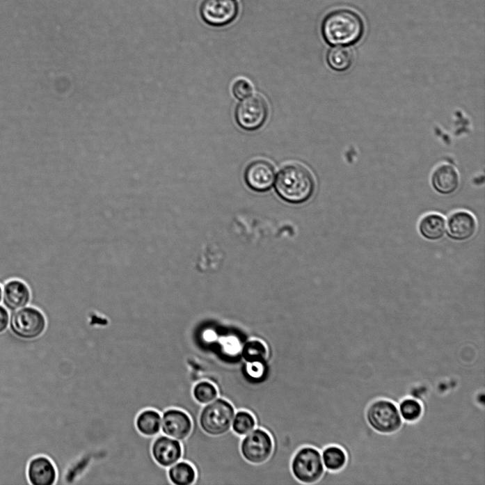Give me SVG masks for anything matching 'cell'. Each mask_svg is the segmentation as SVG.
<instances>
[{"label":"cell","instance_id":"6da1fadb","mask_svg":"<svg viewBox=\"0 0 485 485\" xmlns=\"http://www.w3.org/2000/svg\"><path fill=\"white\" fill-rule=\"evenodd\" d=\"M322 32L325 40L330 45L350 46L361 39L364 24L356 13L349 10H339L326 17Z\"/></svg>","mask_w":485,"mask_h":485},{"label":"cell","instance_id":"7a4b0ae2","mask_svg":"<svg viewBox=\"0 0 485 485\" xmlns=\"http://www.w3.org/2000/svg\"><path fill=\"white\" fill-rule=\"evenodd\" d=\"M275 189L285 200L301 203L313 195L315 182L307 168L299 164H292L280 170L275 180Z\"/></svg>","mask_w":485,"mask_h":485},{"label":"cell","instance_id":"3957f363","mask_svg":"<svg viewBox=\"0 0 485 485\" xmlns=\"http://www.w3.org/2000/svg\"><path fill=\"white\" fill-rule=\"evenodd\" d=\"M235 412L231 402L218 397L212 402L202 406L198 415L199 427L207 436H225L231 431Z\"/></svg>","mask_w":485,"mask_h":485},{"label":"cell","instance_id":"277c9868","mask_svg":"<svg viewBox=\"0 0 485 485\" xmlns=\"http://www.w3.org/2000/svg\"><path fill=\"white\" fill-rule=\"evenodd\" d=\"M290 470L300 484H318L326 471L321 450L310 445L300 447L291 460Z\"/></svg>","mask_w":485,"mask_h":485},{"label":"cell","instance_id":"5b68a950","mask_svg":"<svg viewBox=\"0 0 485 485\" xmlns=\"http://www.w3.org/2000/svg\"><path fill=\"white\" fill-rule=\"evenodd\" d=\"M10 329L17 337L33 340L42 337L48 327L43 312L33 306H26L12 312Z\"/></svg>","mask_w":485,"mask_h":485},{"label":"cell","instance_id":"8992f818","mask_svg":"<svg viewBox=\"0 0 485 485\" xmlns=\"http://www.w3.org/2000/svg\"><path fill=\"white\" fill-rule=\"evenodd\" d=\"M239 448L242 459L247 463L260 466L271 459L274 444L269 433L257 427L241 438Z\"/></svg>","mask_w":485,"mask_h":485},{"label":"cell","instance_id":"52a82bcc","mask_svg":"<svg viewBox=\"0 0 485 485\" xmlns=\"http://www.w3.org/2000/svg\"><path fill=\"white\" fill-rule=\"evenodd\" d=\"M266 100L260 95H251L242 100L235 110V120L238 125L246 131L261 128L268 117Z\"/></svg>","mask_w":485,"mask_h":485},{"label":"cell","instance_id":"ba28073f","mask_svg":"<svg viewBox=\"0 0 485 485\" xmlns=\"http://www.w3.org/2000/svg\"><path fill=\"white\" fill-rule=\"evenodd\" d=\"M193 421L185 411L170 408L161 414V433L167 436L184 441L193 431Z\"/></svg>","mask_w":485,"mask_h":485},{"label":"cell","instance_id":"9c48e42d","mask_svg":"<svg viewBox=\"0 0 485 485\" xmlns=\"http://www.w3.org/2000/svg\"><path fill=\"white\" fill-rule=\"evenodd\" d=\"M152 454L157 464L163 468H168L182 460L183 456L182 442L161 433L153 441Z\"/></svg>","mask_w":485,"mask_h":485},{"label":"cell","instance_id":"30bf717a","mask_svg":"<svg viewBox=\"0 0 485 485\" xmlns=\"http://www.w3.org/2000/svg\"><path fill=\"white\" fill-rule=\"evenodd\" d=\"M202 19L213 26H223L234 19L237 6L234 0H205L200 8Z\"/></svg>","mask_w":485,"mask_h":485},{"label":"cell","instance_id":"8fae6325","mask_svg":"<svg viewBox=\"0 0 485 485\" xmlns=\"http://www.w3.org/2000/svg\"><path fill=\"white\" fill-rule=\"evenodd\" d=\"M477 231V221L470 212L459 211L450 215L446 222V234L449 239L463 242L472 239Z\"/></svg>","mask_w":485,"mask_h":485},{"label":"cell","instance_id":"7c38bea8","mask_svg":"<svg viewBox=\"0 0 485 485\" xmlns=\"http://www.w3.org/2000/svg\"><path fill=\"white\" fill-rule=\"evenodd\" d=\"M245 180L251 189L258 192L267 191L275 183V169L268 161H255L246 169Z\"/></svg>","mask_w":485,"mask_h":485},{"label":"cell","instance_id":"4fadbf2b","mask_svg":"<svg viewBox=\"0 0 485 485\" xmlns=\"http://www.w3.org/2000/svg\"><path fill=\"white\" fill-rule=\"evenodd\" d=\"M3 288L2 303L10 312L29 305L32 294L30 287L24 281L19 279L10 280L3 285Z\"/></svg>","mask_w":485,"mask_h":485},{"label":"cell","instance_id":"5bb4252c","mask_svg":"<svg viewBox=\"0 0 485 485\" xmlns=\"http://www.w3.org/2000/svg\"><path fill=\"white\" fill-rule=\"evenodd\" d=\"M321 456L326 473L318 484H328L331 479L342 472L349 463V455L341 446L328 445L321 450Z\"/></svg>","mask_w":485,"mask_h":485},{"label":"cell","instance_id":"9a60e30c","mask_svg":"<svg viewBox=\"0 0 485 485\" xmlns=\"http://www.w3.org/2000/svg\"><path fill=\"white\" fill-rule=\"evenodd\" d=\"M27 477L32 485H55L57 471L55 465L45 456L33 458L27 468Z\"/></svg>","mask_w":485,"mask_h":485},{"label":"cell","instance_id":"2e32d148","mask_svg":"<svg viewBox=\"0 0 485 485\" xmlns=\"http://www.w3.org/2000/svg\"><path fill=\"white\" fill-rule=\"evenodd\" d=\"M434 189L440 195L450 196L455 193L460 186V177L456 168L452 165L438 167L432 177Z\"/></svg>","mask_w":485,"mask_h":485},{"label":"cell","instance_id":"e0dca14e","mask_svg":"<svg viewBox=\"0 0 485 485\" xmlns=\"http://www.w3.org/2000/svg\"><path fill=\"white\" fill-rule=\"evenodd\" d=\"M418 230L424 239L430 241H438L445 235V218L438 214H428L420 221Z\"/></svg>","mask_w":485,"mask_h":485},{"label":"cell","instance_id":"ac0fdd59","mask_svg":"<svg viewBox=\"0 0 485 485\" xmlns=\"http://www.w3.org/2000/svg\"><path fill=\"white\" fill-rule=\"evenodd\" d=\"M135 425L142 435L157 436L161 433V414L155 409H145L137 415Z\"/></svg>","mask_w":485,"mask_h":485},{"label":"cell","instance_id":"d6986e66","mask_svg":"<svg viewBox=\"0 0 485 485\" xmlns=\"http://www.w3.org/2000/svg\"><path fill=\"white\" fill-rule=\"evenodd\" d=\"M269 351L266 344L261 340L252 338L247 340L241 349V357L244 363L248 364L260 363L267 366ZM271 374V372H270Z\"/></svg>","mask_w":485,"mask_h":485},{"label":"cell","instance_id":"ffe728a7","mask_svg":"<svg viewBox=\"0 0 485 485\" xmlns=\"http://www.w3.org/2000/svg\"><path fill=\"white\" fill-rule=\"evenodd\" d=\"M168 477L173 485H193L197 472L192 464L181 460L168 468Z\"/></svg>","mask_w":485,"mask_h":485},{"label":"cell","instance_id":"44dd1931","mask_svg":"<svg viewBox=\"0 0 485 485\" xmlns=\"http://www.w3.org/2000/svg\"><path fill=\"white\" fill-rule=\"evenodd\" d=\"M327 62L334 71L342 72L349 70L353 62V54L347 48L336 47L331 49L327 54Z\"/></svg>","mask_w":485,"mask_h":485},{"label":"cell","instance_id":"7402d4cb","mask_svg":"<svg viewBox=\"0 0 485 485\" xmlns=\"http://www.w3.org/2000/svg\"><path fill=\"white\" fill-rule=\"evenodd\" d=\"M257 428L255 415L246 410H238L235 412L231 430L237 436L244 437Z\"/></svg>","mask_w":485,"mask_h":485},{"label":"cell","instance_id":"603a6c76","mask_svg":"<svg viewBox=\"0 0 485 485\" xmlns=\"http://www.w3.org/2000/svg\"><path fill=\"white\" fill-rule=\"evenodd\" d=\"M195 401L201 406L209 404L219 397L217 387L207 380H201L196 383L192 390Z\"/></svg>","mask_w":485,"mask_h":485},{"label":"cell","instance_id":"cb8c5ba5","mask_svg":"<svg viewBox=\"0 0 485 485\" xmlns=\"http://www.w3.org/2000/svg\"><path fill=\"white\" fill-rule=\"evenodd\" d=\"M232 92L237 99L244 100L253 94V88L248 81L240 79L234 84Z\"/></svg>","mask_w":485,"mask_h":485},{"label":"cell","instance_id":"d4e9b609","mask_svg":"<svg viewBox=\"0 0 485 485\" xmlns=\"http://www.w3.org/2000/svg\"><path fill=\"white\" fill-rule=\"evenodd\" d=\"M10 312L3 305L0 304V334L6 332L9 328Z\"/></svg>","mask_w":485,"mask_h":485},{"label":"cell","instance_id":"484cf974","mask_svg":"<svg viewBox=\"0 0 485 485\" xmlns=\"http://www.w3.org/2000/svg\"><path fill=\"white\" fill-rule=\"evenodd\" d=\"M3 285H0V304L3 303Z\"/></svg>","mask_w":485,"mask_h":485}]
</instances>
